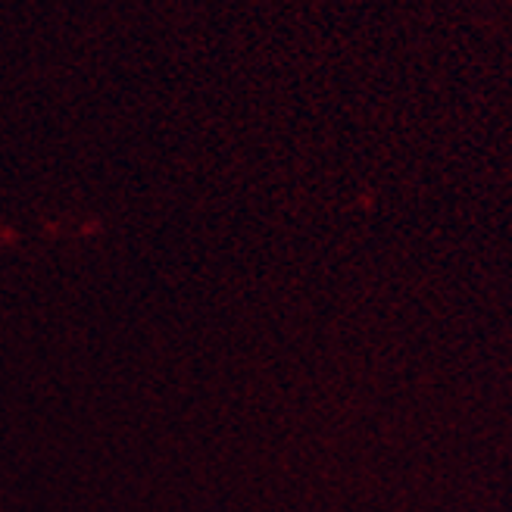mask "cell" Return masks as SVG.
Here are the masks:
<instances>
[]
</instances>
